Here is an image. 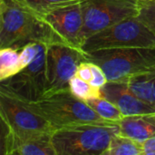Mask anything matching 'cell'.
I'll return each mask as SVG.
<instances>
[{"label":"cell","mask_w":155,"mask_h":155,"mask_svg":"<svg viewBox=\"0 0 155 155\" xmlns=\"http://www.w3.org/2000/svg\"><path fill=\"white\" fill-rule=\"evenodd\" d=\"M64 43L41 17L14 0H0V46L21 50L28 43Z\"/></svg>","instance_id":"1"},{"label":"cell","mask_w":155,"mask_h":155,"mask_svg":"<svg viewBox=\"0 0 155 155\" xmlns=\"http://www.w3.org/2000/svg\"><path fill=\"white\" fill-rule=\"evenodd\" d=\"M0 118L3 126L1 147L5 155H14L28 139L55 131L45 119L32 111L24 100L1 88Z\"/></svg>","instance_id":"2"},{"label":"cell","mask_w":155,"mask_h":155,"mask_svg":"<svg viewBox=\"0 0 155 155\" xmlns=\"http://www.w3.org/2000/svg\"><path fill=\"white\" fill-rule=\"evenodd\" d=\"M25 103L32 111L45 119L55 131L84 124H118L103 119L70 89L45 94L37 101Z\"/></svg>","instance_id":"3"},{"label":"cell","mask_w":155,"mask_h":155,"mask_svg":"<svg viewBox=\"0 0 155 155\" xmlns=\"http://www.w3.org/2000/svg\"><path fill=\"white\" fill-rule=\"evenodd\" d=\"M85 56L104 70L108 82L127 81L155 71V47L101 49L85 53Z\"/></svg>","instance_id":"4"},{"label":"cell","mask_w":155,"mask_h":155,"mask_svg":"<svg viewBox=\"0 0 155 155\" xmlns=\"http://www.w3.org/2000/svg\"><path fill=\"white\" fill-rule=\"evenodd\" d=\"M118 133V124H78L54 131L52 143L56 155H104Z\"/></svg>","instance_id":"5"},{"label":"cell","mask_w":155,"mask_h":155,"mask_svg":"<svg viewBox=\"0 0 155 155\" xmlns=\"http://www.w3.org/2000/svg\"><path fill=\"white\" fill-rule=\"evenodd\" d=\"M124 47H155V36L136 16L122 20L94 34L82 44L81 50L90 53Z\"/></svg>","instance_id":"6"},{"label":"cell","mask_w":155,"mask_h":155,"mask_svg":"<svg viewBox=\"0 0 155 155\" xmlns=\"http://www.w3.org/2000/svg\"><path fill=\"white\" fill-rule=\"evenodd\" d=\"M81 5L84 25L80 34V45L94 34L122 20L136 16L140 1L82 0Z\"/></svg>","instance_id":"7"},{"label":"cell","mask_w":155,"mask_h":155,"mask_svg":"<svg viewBox=\"0 0 155 155\" xmlns=\"http://www.w3.org/2000/svg\"><path fill=\"white\" fill-rule=\"evenodd\" d=\"M84 61H87L85 53L79 48L64 43L47 45L45 94L70 89V80L75 75L79 64Z\"/></svg>","instance_id":"8"},{"label":"cell","mask_w":155,"mask_h":155,"mask_svg":"<svg viewBox=\"0 0 155 155\" xmlns=\"http://www.w3.org/2000/svg\"><path fill=\"white\" fill-rule=\"evenodd\" d=\"M46 50L47 45L40 44L36 58L16 74L1 81L0 88L25 102H35L46 90Z\"/></svg>","instance_id":"9"},{"label":"cell","mask_w":155,"mask_h":155,"mask_svg":"<svg viewBox=\"0 0 155 155\" xmlns=\"http://www.w3.org/2000/svg\"><path fill=\"white\" fill-rule=\"evenodd\" d=\"M42 18L66 44L81 49L80 34L84 25L81 2L50 11Z\"/></svg>","instance_id":"10"},{"label":"cell","mask_w":155,"mask_h":155,"mask_svg":"<svg viewBox=\"0 0 155 155\" xmlns=\"http://www.w3.org/2000/svg\"><path fill=\"white\" fill-rule=\"evenodd\" d=\"M102 96L115 104L124 116L155 113V107L140 99L126 81L108 82L102 88Z\"/></svg>","instance_id":"11"},{"label":"cell","mask_w":155,"mask_h":155,"mask_svg":"<svg viewBox=\"0 0 155 155\" xmlns=\"http://www.w3.org/2000/svg\"><path fill=\"white\" fill-rule=\"evenodd\" d=\"M118 126L121 135L143 144L155 135V113L124 116Z\"/></svg>","instance_id":"12"},{"label":"cell","mask_w":155,"mask_h":155,"mask_svg":"<svg viewBox=\"0 0 155 155\" xmlns=\"http://www.w3.org/2000/svg\"><path fill=\"white\" fill-rule=\"evenodd\" d=\"M126 82L140 99L155 107V71L134 76Z\"/></svg>","instance_id":"13"},{"label":"cell","mask_w":155,"mask_h":155,"mask_svg":"<svg viewBox=\"0 0 155 155\" xmlns=\"http://www.w3.org/2000/svg\"><path fill=\"white\" fill-rule=\"evenodd\" d=\"M52 134L35 136L24 142L15 150L14 155H56L52 143Z\"/></svg>","instance_id":"14"},{"label":"cell","mask_w":155,"mask_h":155,"mask_svg":"<svg viewBox=\"0 0 155 155\" xmlns=\"http://www.w3.org/2000/svg\"><path fill=\"white\" fill-rule=\"evenodd\" d=\"M20 50L14 47H5L0 50V82L22 70Z\"/></svg>","instance_id":"15"},{"label":"cell","mask_w":155,"mask_h":155,"mask_svg":"<svg viewBox=\"0 0 155 155\" xmlns=\"http://www.w3.org/2000/svg\"><path fill=\"white\" fill-rule=\"evenodd\" d=\"M104 155H143L142 143L116 134Z\"/></svg>","instance_id":"16"},{"label":"cell","mask_w":155,"mask_h":155,"mask_svg":"<svg viewBox=\"0 0 155 155\" xmlns=\"http://www.w3.org/2000/svg\"><path fill=\"white\" fill-rule=\"evenodd\" d=\"M24 8L29 10L38 16L62 6L79 3L82 0H14Z\"/></svg>","instance_id":"17"},{"label":"cell","mask_w":155,"mask_h":155,"mask_svg":"<svg viewBox=\"0 0 155 155\" xmlns=\"http://www.w3.org/2000/svg\"><path fill=\"white\" fill-rule=\"evenodd\" d=\"M85 103L99 116L106 121L118 124V122L124 117L119 108L104 96L89 99L85 101Z\"/></svg>","instance_id":"18"},{"label":"cell","mask_w":155,"mask_h":155,"mask_svg":"<svg viewBox=\"0 0 155 155\" xmlns=\"http://www.w3.org/2000/svg\"><path fill=\"white\" fill-rule=\"evenodd\" d=\"M70 90L79 99L87 101L92 98L102 96L101 88L93 86L89 82H86L77 75H74L70 80Z\"/></svg>","instance_id":"19"},{"label":"cell","mask_w":155,"mask_h":155,"mask_svg":"<svg viewBox=\"0 0 155 155\" xmlns=\"http://www.w3.org/2000/svg\"><path fill=\"white\" fill-rule=\"evenodd\" d=\"M136 17L155 36V0L140 2L139 12Z\"/></svg>","instance_id":"20"},{"label":"cell","mask_w":155,"mask_h":155,"mask_svg":"<svg viewBox=\"0 0 155 155\" xmlns=\"http://www.w3.org/2000/svg\"><path fill=\"white\" fill-rule=\"evenodd\" d=\"M41 43H28L23 46L20 50V62L22 68L24 69L28 64H30L37 56L39 53Z\"/></svg>","instance_id":"21"},{"label":"cell","mask_w":155,"mask_h":155,"mask_svg":"<svg viewBox=\"0 0 155 155\" xmlns=\"http://www.w3.org/2000/svg\"><path fill=\"white\" fill-rule=\"evenodd\" d=\"M89 63H90V66L92 70V79L90 81V84L94 87L102 88L104 84L108 83L105 73L98 64L92 63V62H89Z\"/></svg>","instance_id":"22"},{"label":"cell","mask_w":155,"mask_h":155,"mask_svg":"<svg viewBox=\"0 0 155 155\" xmlns=\"http://www.w3.org/2000/svg\"><path fill=\"white\" fill-rule=\"evenodd\" d=\"M75 75H77L81 79L90 83V81L92 79V70H91L90 63L88 61H84V62L81 63L76 70Z\"/></svg>","instance_id":"23"},{"label":"cell","mask_w":155,"mask_h":155,"mask_svg":"<svg viewBox=\"0 0 155 155\" xmlns=\"http://www.w3.org/2000/svg\"><path fill=\"white\" fill-rule=\"evenodd\" d=\"M142 146L143 155H155V135L145 141Z\"/></svg>","instance_id":"24"},{"label":"cell","mask_w":155,"mask_h":155,"mask_svg":"<svg viewBox=\"0 0 155 155\" xmlns=\"http://www.w3.org/2000/svg\"><path fill=\"white\" fill-rule=\"evenodd\" d=\"M138 1H140V2H144V1H149V0H138Z\"/></svg>","instance_id":"25"}]
</instances>
